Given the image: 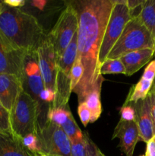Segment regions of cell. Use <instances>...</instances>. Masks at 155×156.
I'll return each mask as SVG.
<instances>
[{
	"instance_id": "6da1fadb",
	"label": "cell",
	"mask_w": 155,
	"mask_h": 156,
	"mask_svg": "<svg viewBox=\"0 0 155 156\" xmlns=\"http://www.w3.org/2000/svg\"><path fill=\"white\" fill-rule=\"evenodd\" d=\"M115 0H77L69 3L77 12L78 55L84 67V75L73 92L78 104L84 102L100 76L99 53L106 24Z\"/></svg>"
},
{
	"instance_id": "7a4b0ae2",
	"label": "cell",
	"mask_w": 155,
	"mask_h": 156,
	"mask_svg": "<svg viewBox=\"0 0 155 156\" xmlns=\"http://www.w3.org/2000/svg\"><path fill=\"white\" fill-rule=\"evenodd\" d=\"M0 33L15 50L25 53L36 52L46 37L36 17L5 4L0 14Z\"/></svg>"
},
{
	"instance_id": "3957f363",
	"label": "cell",
	"mask_w": 155,
	"mask_h": 156,
	"mask_svg": "<svg viewBox=\"0 0 155 156\" xmlns=\"http://www.w3.org/2000/svg\"><path fill=\"white\" fill-rule=\"evenodd\" d=\"M144 49L155 50V40L138 17L127 23L106 59H119L131 52Z\"/></svg>"
},
{
	"instance_id": "277c9868",
	"label": "cell",
	"mask_w": 155,
	"mask_h": 156,
	"mask_svg": "<svg viewBox=\"0 0 155 156\" xmlns=\"http://www.w3.org/2000/svg\"><path fill=\"white\" fill-rule=\"evenodd\" d=\"M10 124L12 135L20 140L38 133L36 102L23 89L10 111Z\"/></svg>"
},
{
	"instance_id": "5b68a950",
	"label": "cell",
	"mask_w": 155,
	"mask_h": 156,
	"mask_svg": "<svg viewBox=\"0 0 155 156\" xmlns=\"http://www.w3.org/2000/svg\"><path fill=\"white\" fill-rule=\"evenodd\" d=\"M23 90L36 102L37 108L38 131L42 129L48 121L50 109L42 103L40 96L45 90L43 81L38 66L36 52L27 53L24 57L22 76Z\"/></svg>"
},
{
	"instance_id": "8992f818",
	"label": "cell",
	"mask_w": 155,
	"mask_h": 156,
	"mask_svg": "<svg viewBox=\"0 0 155 156\" xmlns=\"http://www.w3.org/2000/svg\"><path fill=\"white\" fill-rule=\"evenodd\" d=\"M78 32V31H77ZM78 55V34H74L68 47L60 57L56 59L57 78H56V99L52 108L65 107L68 105L71 90V70Z\"/></svg>"
},
{
	"instance_id": "52a82bcc",
	"label": "cell",
	"mask_w": 155,
	"mask_h": 156,
	"mask_svg": "<svg viewBox=\"0 0 155 156\" xmlns=\"http://www.w3.org/2000/svg\"><path fill=\"white\" fill-rule=\"evenodd\" d=\"M78 28L77 12L72 5L67 2L66 7L61 12L54 26L46 35L54 49L56 59L60 57L68 47Z\"/></svg>"
},
{
	"instance_id": "ba28073f",
	"label": "cell",
	"mask_w": 155,
	"mask_h": 156,
	"mask_svg": "<svg viewBox=\"0 0 155 156\" xmlns=\"http://www.w3.org/2000/svg\"><path fill=\"white\" fill-rule=\"evenodd\" d=\"M132 18L126 4V0H115L100 49L99 68L106 59L108 54L121 36L127 23Z\"/></svg>"
},
{
	"instance_id": "9c48e42d",
	"label": "cell",
	"mask_w": 155,
	"mask_h": 156,
	"mask_svg": "<svg viewBox=\"0 0 155 156\" xmlns=\"http://www.w3.org/2000/svg\"><path fill=\"white\" fill-rule=\"evenodd\" d=\"M37 134L41 145V154L71 156V141L63 129L57 124L48 120Z\"/></svg>"
},
{
	"instance_id": "30bf717a",
	"label": "cell",
	"mask_w": 155,
	"mask_h": 156,
	"mask_svg": "<svg viewBox=\"0 0 155 156\" xmlns=\"http://www.w3.org/2000/svg\"><path fill=\"white\" fill-rule=\"evenodd\" d=\"M47 35V34H46ZM38 66L42 76L45 89L56 92L57 62L54 49L47 36L36 50Z\"/></svg>"
},
{
	"instance_id": "8fae6325",
	"label": "cell",
	"mask_w": 155,
	"mask_h": 156,
	"mask_svg": "<svg viewBox=\"0 0 155 156\" xmlns=\"http://www.w3.org/2000/svg\"><path fill=\"white\" fill-rule=\"evenodd\" d=\"M26 53L15 50L0 33V73L16 75L22 80Z\"/></svg>"
},
{
	"instance_id": "7c38bea8",
	"label": "cell",
	"mask_w": 155,
	"mask_h": 156,
	"mask_svg": "<svg viewBox=\"0 0 155 156\" xmlns=\"http://www.w3.org/2000/svg\"><path fill=\"white\" fill-rule=\"evenodd\" d=\"M132 104L135 112V121L139 132V141L147 143L155 135V122L151 111L150 98Z\"/></svg>"
},
{
	"instance_id": "4fadbf2b",
	"label": "cell",
	"mask_w": 155,
	"mask_h": 156,
	"mask_svg": "<svg viewBox=\"0 0 155 156\" xmlns=\"http://www.w3.org/2000/svg\"><path fill=\"white\" fill-rule=\"evenodd\" d=\"M119 140V146L126 156H133L137 143L139 141V132L135 120L120 119L117 123L112 139Z\"/></svg>"
},
{
	"instance_id": "5bb4252c",
	"label": "cell",
	"mask_w": 155,
	"mask_h": 156,
	"mask_svg": "<svg viewBox=\"0 0 155 156\" xmlns=\"http://www.w3.org/2000/svg\"><path fill=\"white\" fill-rule=\"evenodd\" d=\"M21 89L23 87L21 78L16 75L0 73V102L9 111Z\"/></svg>"
},
{
	"instance_id": "9a60e30c",
	"label": "cell",
	"mask_w": 155,
	"mask_h": 156,
	"mask_svg": "<svg viewBox=\"0 0 155 156\" xmlns=\"http://www.w3.org/2000/svg\"><path fill=\"white\" fill-rule=\"evenodd\" d=\"M154 53L155 50L153 49H144L131 52L120 57V60L125 67V75L131 76L135 74L150 62Z\"/></svg>"
},
{
	"instance_id": "2e32d148",
	"label": "cell",
	"mask_w": 155,
	"mask_h": 156,
	"mask_svg": "<svg viewBox=\"0 0 155 156\" xmlns=\"http://www.w3.org/2000/svg\"><path fill=\"white\" fill-rule=\"evenodd\" d=\"M0 156H33L20 139L0 133Z\"/></svg>"
},
{
	"instance_id": "e0dca14e",
	"label": "cell",
	"mask_w": 155,
	"mask_h": 156,
	"mask_svg": "<svg viewBox=\"0 0 155 156\" xmlns=\"http://www.w3.org/2000/svg\"><path fill=\"white\" fill-rule=\"evenodd\" d=\"M103 82V77L102 75H100L92 89L89 91L85 98L84 102L91 113V123H94L98 120L101 115L102 106L101 101H100V93H101Z\"/></svg>"
},
{
	"instance_id": "ac0fdd59",
	"label": "cell",
	"mask_w": 155,
	"mask_h": 156,
	"mask_svg": "<svg viewBox=\"0 0 155 156\" xmlns=\"http://www.w3.org/2000/svg\"><path fill=\"white\" fill-rule=\"evenodd\" d=\"M153 81L154 79H150L142 75L138 83L131 87L124 105L136 103L139 101L144 100L151 89Z\"/></svg>"
},
{
	"instance_id": "d6986e66",
	"label": "cell",
	"mask_w": 155,
	"mask_h": 156,
	"mask_svg": "<svg viewBox=\"0 0 155 156\" xmlns=\"http://www.w3.org/2000/svg\"><path fill=\"white\" fill-rule=\"evenodd\" d=\"M138 18L155 40V0H144Z\"/></svg>"
},
{
	"instance_id": "ffe728a7",
	"label": "cell",
	"mask_w": 155,
	"mask_h": 156,
	"mask_svg": "<svg viewBox=\"0 0 155 156\" xmlns=\"http://www.w3.org/2000/svg\"><path fill=\"white\" fill-rule=\"evenodd\" d=\"M100 74H124L126 73L125 67L120 59H106L100 66Z\"/></svg>"
},
{
	"instance_id": "44dd1931",
	"label": "cell",
	"mask_w": 155,
	"mask_h": 156,
	"mask_svg": "<svg viewBox=\"0 0 155 156\" xmlns=\"http://www.w3.org/2000/svg\"><path fill=\"white\" fill-rule=\"evenodd\" d=\"M21 140L24 147L33 156L41 154V145L37 133L30 134Z\"/></svg>"
},
{
	"instance_id": "7402d4cb",
	"label": "cell",
	"mask_w": 155,
	"mask_h": 156,
	"mask_svg": "<svg viewBox=\"0 0 155 156\" xmlns=\"http://www.w3.org/2000/svg\"><path fill=\"white\" fill-rule=\"evenodd\" d=\"M84 75V67L81 61L77 56L72 68L71 70V90L74 91V88L78 85Z\"/></svg>"
},
{
	"instance_id": "603a6c76",
	"label": "cell",
	"mask_w": 155,
	"mask_h": 156,
	"mask_svg": "<svg viewBox=\"0 0 155 156\" xmlns=\"http://www.w3.org/2000/svg\"><path fill=\"white\" fill-rule=\"evenodd\" d=\"M71 156H89L86 133L83 138L71 143Z\"/></svg>"
},
{
	"instance_id": "cb8c5ba5",
	"label": "cell",
	"mask_w": 155,
	"mask_h": 156,
	"mask_svg": "<svg viewBox=\"0 0 155 156\" xmlns=\"http://www.w3.org/2000/svg\"><path fill=\"white\" fill-rule=\"evenodd\" d=\"M0 133L12 135L10 124V111L4 108L0 102Z\"/></svg>"
},
{
	"instance_id": "d4e9b609",
	"label": "cell",
	"mask_w": 155,
	"mask_h": 156,
	"mask_svg": "<svg viewBox=\"0 0 155 156\" xmlns=\"http://www.w3.org/2000/svg\"><path fill=\"white\" fill-rule=\"evenodd\" d=\"M78 114L80 120L81 121L84 126L86 127L89 123H91V113L89 108L87 106L85 102H82L78 105Z\"/></svg>"
},
{
	"instance_id": "484cf974",
	"label": "cell",
	"mask_w": 155,
	"mask_h": 156,
	"mask_svg": "<svg viewBox=\"0 0 155 156\" xmlns=\"http://www.w3.org/2000/svg\"><path fill=\"white\" fill-rule=\"evenodd\" d=\"M120 115H121L120 119H122V120H135V112L132 104L123 105L120 109Z\"/></svg>"
},
{
	"instance_id": "4316f807",
	"label": "cell",
	"mask_w": 155,
	"mask_h": 156,
	"mask_svg": "<svg viewBox=\"0 0 155 156\" xmlns=\"http://www.w3.org/2000/svg\"><path fill=\"white\" fill-rule=\"evenodd\" d=\"M87 141H88V147L89 156H105L104 154L100 150L98 147L92 142V140L90 139L89 136L86 133Z\"/></svg>"
},
{
	"instance_id": "83f0119b",
	"label": "cell",
	"mask_w": 155,
	"mask_h": 156,
	"mask_svg": "<svg viewBox=\"0 0 155 156\" xmlns=\"http://www.w3.org/2000/svg\"><path fill=\"white\" fill-rule=\"evenodd\" d=\"M150 98V105H151V111H152V115H153V120L155 122V79L153 81V85L150 89V92H149L148 95H147Z\"/></svg>"
},
{
	"instance_id": "f1b7e54d",
	"label": "cell",
	"mask_w": 155,
	"mask_h": 156,
	"mask_svg": "<svg viewBox=\"0 0 155 156\" xmlns=\"http://www.w3.org/2000/svg\"><path fill=\"white\" fill-rule=\"evenodd\" d=\"M3 2L9 7L21 9L25 5L26 2L22 1V0H5V1H3Z\"/></svg>"
},
{
	"instance_id": "f546056e",
	"label": "cell",
	"mask_w": 155,
	"mask_h": 156,
	"mask_svg": "<svg viewBox=\"0 0 155 156\" xmlns=\"http://www.w3.org/2000/svg\"><path fill=\"white\" fill-rule=\"evenodd\" d=\"M146 152L150 156H155V135L148 143H147Z\"/></svg>"
},
{
	"instance_id": "4dcf8cb0",
	"label": "cell",
	"mask_w": 155,
	"mask_h": 156,
	"mask_svg": "<svg viewBox=\"0 0 155 156\" xmlns=\"http://www.w3.org/2000/svg\"><path fill=\"white\" fill-rule=\"evenodd\" d=\"M3 5H4V3H3V1H0V14H1L2 11Z\"/></svg>"
},
{
	"instance_id": "1f68e13d",
	"label": "cell",
	"mask_w": 155,
	"mask_h": 156,
	"mask_svg": "<svg viewBox=\"0 0 155 156\" xmlns=\"http://www.w3.org/2000/svg\"><path fill=\"white\" fill-rule=\"evenodd\" d=\"M36 156H48V155H45V154H39V155H36Z\"/></svg>"
},
{
	"instance_id": "d6a6232c",
	"label": "cell",
	"mask_w": 155,
	"mask_h": 156,
	"mask_svg": "<svg viewBox=\"0 0 155 156\" xmlns=\"http://www.w3.org/2000/svg\"><path fill=\"white\" fill-rule=\"evenodd\" d=\"M145 156H150L149 155V154L148 153H147V152H145V155H144Z\"/></svg>"
},
{
	"instance_id": "836d02e7",
	"label": "cell",
	"mask_w": 155,
	"mask_h": 156,
	"mask_svg": "<svg viewBox=\"0 0 155 156\" xmlns=\"http://www.w3.org/2000/svg\"><path fill=\"white\" fill-rule=\"evenodd\" d=\"M140 156H145L144 155H140Z\"/></svg>"
},
{
	"instance_id": "e575fe53",
	"label": "cell",
	"mask_w": 155,
	"mask_h": 156,
	"mask_svg": "<svg viewBox=\"0 0 155 156\" xmlns=\"http://www.w3.org/2000/svg\"><path fill=\"white\" fill-rule=\"evenodd\" d=\"M48 156H56V155H48Z\"/></svg>"
},
{
	"instance_id": "d590c367",
	"label": "cell",
	"mask_w": 155,
	"mask_h": 156,
	"mask_svg": "<svg viewBox=\"0 0 155 156\" xmlns=\"http://www.w3.org/2000/svg\"><path fill=\"white\" fill-rule=\"evenodd\" d=\"M154 56H155V53H154Z\"/></svg>"
}]
</instances>
